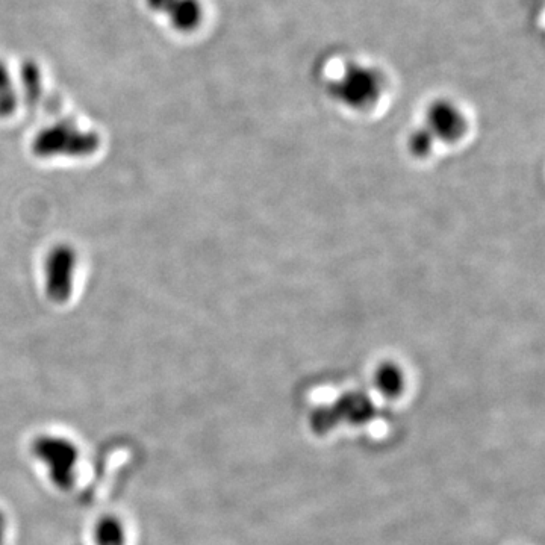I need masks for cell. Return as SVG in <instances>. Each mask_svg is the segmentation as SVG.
Here are the masks:
<instances>
[{
    "label": "cell",
    "instance_id": "obj_1",
    "mask_svg": "<svg viewBox=\"0 0 545 545\" xmlns=\"http://www.w3.org/2000/svg\"><path fill=\"white\" fill-rule=\"evenodd\" d=\"M29 450L52 485L60 489L75 485L81 465V449L72 438L58 433H41L35 436Z\"/></svg>",
    "mask_w": 545,
    "mask_h": 545
},
{
    "label": "cell",
    "instance_id": "obj_2",
    "mask_svg": "<svg viewBox=\"0 0 545 545\" xmlns=\"http://www.w3.org/2000/svg\"><path fill=\"white\" fill-rule=\"evenodd\" d=\"M384 75L376 67L364 63H347L340 75L331 81L329 90L335 99L352 109H367L384 91Z\"/></svg>",
    "mask_w": 545,
    "mask_h": 545
},
{
    "label": "cell",
    "instance_id": "obj_3",
    "mask_svg": "<svg viewBox=\"0 0 545 545\" xmlns=\"http://www.w3.org/2000/svg\"><path fill=\"white\" fill-rule=\"evenodd\" d=\"M99 147L96 132L82 131L72 120H61L38 132L34 140V152L40 156H84Z\"/></svg>",
    "mask_w": 545,
    "mask_h": 545
},
{
    "label": "cell",
    "instance_id": "obj_4",
    "mask_svg": "<svg viewBox=\"0 0 545 545\" xmlns=\"http://www.w3.org/2000/svg\"><path fill=\"white\" fill-rule=\"evenodd\" d=\"M78 270V255L75 249L61 244L47 253L44 261V284L46 293L53 302L63 303L72 296Z\"/></svg>",
    "mask_w": 545,
    "mask_h": 545
},
{
    "label": "cell",
    "instance_id": "obj_5",
    "mask_svg": "<svg viewBox=\"0 0 545 545\" xmlns=\"http://www.w3.org/2000/svg\"><path fill=\"white\" fill-rule=\"evenodd\" d=\"M153 13L167 17L170 26L182 34L197 31L205 17L202 0H146Z\"/></svg>",
    "mask_w": 545,
    "mask_h": 545
},
{
    "label": "cell",
    "instance_id": "obj_6",
    "mask_svg": "<svg viewBox=\"0 0 545 545\" xmlns=\"http://www.w3.org/2000/svg\"><path fill=\"white\" fill-rule=\"evenodd\" d=\"M426 120V129L435 140H458L467 128L464 113L450 100L433 102L427 109Z\"/></svg>",
    "mask_w": 545,
    "mask_h": 545
},
{
    "label": "cell",
    "instance_id": "obj_7",
    "mask_svg": "<svg viewBox=\"0 0 545 545\" xmlns=\"http://www.w3.org/2000/svg\"><path fill=\"white\" fill-rule=\"evenodd\" d=\"M19 105V93L14 87L13 76L7 64L0 60V117L16 113Z\"/></svg>",
    "mask_w": 545,
    "mask_h": 545
},
{
    "label": "cell",
    "instance_id": "obj_8",
    "mask_svg": "<svg viewBox=\"0 0 545 545\" xmlns=\"http://www.w3.org/2000/svg\"><path fill=\"white\" fill-rule=\"evenodd\" d=\"M20 81H22L26 100L29 103H37L43 93V75H41L40 66L31 60L23 63Z\"/></svg>",
    "mask_w": 545,
    "mask_h": 545
},
{
    "label": "cell",
    "instance_id": "obj_9",
    "mask_svg": "<svg viewBox=\"0 0 545 545\" xmlns=\"http://www.w3.org/2000/svg\"><path fill=\"white\" fill-rule=\"evenodd\" d=\"M377 385L379 390L387 396H396L402 390V374L396 367L388 365L377 374Z\"/></svg>",
    "mask_w": 545,
    "mask_h": 545
},
{
    "label": "cell",
    "instance_id": "obj_10",
    "mask_svg": "<svg viewBox=\"0 0 545 545\" xmlns=\"http://www.w3.org/2000/svg\"><path fill=\"white\" fill-rule=\"evenodd\" d=\"M435 138L430 135V132L426 128L418 129V131L412 132L411 140H409V147L412 152L417 155H426L429 152L430 147Z\"/></svg>",
    "mask_w": 545,
    "mask_h": 545
}]
</instances>
